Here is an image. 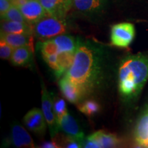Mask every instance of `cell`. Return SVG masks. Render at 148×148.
Returning a JSON list of instances; mask_svg holds the SVG:
<instances>
[{"label":"cell","mask_w":148,"mask_h":148,"mask_svg":"<svg viewBox=\"0 0 148 148\" xmlns=\"http://www.w3.org/2000/svg\"><path fill=\"white\" fill-rule=\"evenodd\" d=\"M104 67L101 47L90 41L77 39L73 62L64 76L79 86L88 96L101 84Z\"/></svg>","instance_id":"obj_1"},{"label":"cell","mask_w":148,"mask_h":148,"mask_svg":"<svg viewBox=\"0 0 148 148\" xmlns=\"http://www.w3.org/2000/svg\"><path fill=\"white\" fill-rule=\"evenodd\" d=\"M148 80V53L130 55L121 60L119 67V90L127 100L139 95Z\"/></svg>","instance_id":"obj_2"},{"label":"cell","mask_w":148,"mask_h":148,"mask_svg":"<svg viewBox=\"0 0 148 148\" xmlns=\"http://www.w3.org/2000/svg\"><path fill=\"white\" fill-rule=\"evenodd\" d=\"M32 34L38 38H50L66 31L64 18L47 15L32 25Z\"/></svg>","instance_id":"obj_3"},{"label":"cell","mask_w":148,"mask_h":148,"mask_svg":"<svg viewBox=\"0 0 148 148\" xmlns=\"http://www.w3.org/2000/svg\"><path fill=\"white\" fill-rule=\"evenodd\" d=\"M135 36V27L132 23L123 22L116 23L111 27L110 41L118 47H127Z\"/></svg>","instance_id":"obj_4"},{"label":"cell","mask_w":148,"mask_h":148,"mask_svg":"<svg viewBox=\"0 0 148 148\" xmlns=\"http://www.w3.org/2000/svg\"><path fill=\"white\" fill-rule=\"evenodd\" d=\"M42 111L47 121L51 137L54 138L58 134L60 127L53 109L51 94L46 89L43 84H42Z\"/></svg>","instance_id":"obj_5"},{"label":"cell","mask_w":148,"mask_h":148,"mask_svg":"<svg viewBox=\"0 0 148 148\" xmlns=\"http://www.w3.org/2000/svg\"><path fill=\"white\" fill-rule=\"evenodd\" d=\"M18 8L27 23L31 25L48 15L39 0H27Z\"/></svg>","instance_id":"obj_6"},{"label":"cell","mask_w":148,"mask_h":148,"mask_svg":"<svg viewBox=\"0 0 148 148\" xmlns=\"http://www.w3.org/2000/svg\"><path fill=\"white\" fill-rule=\"evenodd\" d=\"M25 125L29 130L36 134H43L47 127V121L42 111L34 108L25 114L23 118Z\"/></svg>","instance_id":"obj_7"},{"label":"cell","mask_w":148,"mask_h":148,"mask_svg":"<svg viewBox=\"0 0 148 148\" xmlns=\"http://www.w3.org/2000/svg\"><path fill=\"white\" fill-rule=\"evenodd\" d=\"M59 86L62 95L71 103H79L86 97L82 88L65 76L60 79Z\"/></svg>","instance_id":"obj_8"},{"label":"cell","mask_w":148,"mask_h":148,"mask_svg":"<svg viewBox=\"0 0 148 148\" xmlns=\"http://www.w3.org/2000/svg\"><path fill=\"white\" fill-rule=\"evenodd\" d=\"M48 15L64 18L73 2L72 0H39Z\"/></svg>","instance_id":"obj_9"},{"label":"cell","mask_w":148,"mask_h":148,"mask_svg":"<svg viewBox=\"0 0 148 148\" xmlns=\"http://www.w3.org/2000/svg\"><path fill=\"white\" fill-rule=\"evenodd\" d=\"M60 129L63 130L66 136L77 140L83 145L84 134L77 124L75 119L70 114L69 112L66 113L62 116V119L59 121Z\"/></svg>","instance_id":"obj_10"},{"label":"cell","mask_w":148,"mask_h":148,"mask_svg":"<svg viewBox=\"0 0 148 148\" xmlns=\"http://www.w3.org/2000/svg\"><path fill=\"white\" fill-rule=\"evenodd\" d=\"M11 141L17 147H35L32 137L20 125L15 124L12 127Z\"/></svg>","instance_id":"obj_11"},{"label":"cell","mask_w":148,"mask_h":148,"mask_svg":"<svg viewBox=\"0 0 148 148\" xmlns=\"http://www.w3.org/2000/svg\"><path fill=\"white\" fill-rule=\"evenodd\" d=\"M32 46H22L14 48L10 61L14 66L29 65L32 60Z\"/></svg>","instance_id":"obj_12"},{"label":"cell","mask_w":148,"mask_h":148,"mask_svg":"<svg viewBox=\"0 0 148 148\" xmlns=\"http://www.w3.org/2000/svg\"><path fill=\"white\" fill-rule=\"evenodd\" d=\"M135 140L140 147L148 148V109L137 122L135 129Z\"/></svg>","instance_id":"obj_13"},{"label":"cell","mask_w":148,"mask_h":148,"mask_svg":"<svg viewBox=\"0 0 148 148\" xmlns=\"http://www.w3.org/2000/svg\"><path fill=\"white\" fill-rule=\"evenodd\" d=\"M1 32L10 34L33 35L31 24L18 21H3L1 22Z\"/></svg>","instance_id":"obj_14"},{"label":"cell","mask_w":148,"mask_h":148,"mask_svg":"<svg viewBox=\"0 0 148 148\" xmlns=\"http://www.w3.org/2000/svg\"><path fill=\"white\" fill-rule=\"evenodd\" d=\"M1 40H3L13 48L22 46H32V35L10 34L1 32Z\"/></svg>","instance_id":"obj_15"},{"label":"cell","mask_w":148,"mask_h":148,"mask_svg":"<svg viewBox=\"0 0 148 148\" xmlns=\"http://www.w3.org/2000/svg\"><path fill=\"white\" fill-rule=\"evenodd\" d=\"M88 138L97 142L101 147H117L119 144V139L115 135L102 130L97 131L93 133L88 136Z\"/></svg>","instance_id":"obj_16"},{"label":"cell","mask_w":148,"mask_h":148,"mask_svg":"<svg viewBox=\"0 0 148 148\" xmlns=\"http://www.w3.org/2000/svg\"><path fill=\"white\" fill-rule=\"evenodd\" d=\"M53 40L56 43L60 52L75 53L77 40H75L74 37L62 34L53 37Z\"/></svg>","instance_id":"obj_17"},{"label":"cell","mask_w":148,"mask_h":148,"mask_svg":"<svg viewBox=\"0 0 148 148\" xmlns=\"http://www.w3.org/2000/svg\"><path fill=\"white\" fill-rule=\"evenodd\" d=\"M73 6L82 12H95L101 10L103 0H72Z\"/></svg>","instance_id":"obj_18"},{"label":"cell","mask_w":148,"mask_h":148,"mask_svg":"<svg viewBox=\"0 0 148 148\" xmlns=\"http://www.w3.org/2000/svg\"><path fill=\"white\" fill-rule=\"evenodd\" d=\"M1 18L3 21H12L27 23L20 9L14 5H12V7L4 14L1 15Z\"/></svg>","instance_id":"obj_19"},{"label":"cell","mask_w":148,"mask_h":148,"mask_svg":"<svg viewBox=\"0 0 148 148\" xmlns=\"http://www.w3.org/2000/svg\"><path fill=\"white\" fill-rule=\"evenodd\" d=\"M78 109L86 115L91 116L99 112L100 106L97 101L90 99V100H86L84 102L79 103Z\"/></svg>","instance_id":"obj_20"},{"label":"cell","mask_w":148,"mask_h":148,"mask_svg":"<svg viewBox=\"0 0 148 148\" xmlns=\"http://www.w3.org/2000/svg\"><path fill=\"white\" fill-rule=\"evenodd\" d=\"M53 109H54V112L56 116L57 121L58 123L60 119L66 113H67V110H66V103L64 99H58L53 105Z\"/></svg>","instance_id":"obj_21"},{"label":"cell","mask_w":148,"mask_h":148,"mask_svg":"<svg viewBox=\"0 0 148 148\" xmlns=\"http://www.w3.org/2000/svg\"><path fill=\"white\" fill-rule=\"evenodd\" d=\"M14 49V48L12 47V46L1 40V42H0V57L1 58L4 59V60L10 59L12 53H13Z\"/></svg>","instance_id":"obj_22"},{"label":"cell","mask_w":148,"mask_h":148,"mask_svg":"<svg viewBox=\"0 0 148 148\" xmlns=\"http://www.w3.org/2000/svg\"><path fill=\"white\" fill-rule=\"evenodd\" d=\"M12 3L10 0H0V14H1V16L4 14L12 7Z\"/></svg>","instance_id":"obj_23"},{"label":"cell","mask_w":148,"mask_h":148,"mask_svg":"<svg viewBox=\"0 0 148 148\" xmlns=\"http://www.w3.org/2000/svg\"><path fill=\"white\" fill-rule=\"evenodd\" d=\"M83 147L86 148H100V145H99V143L97 142H96L95 140L90 139V138H87L86 140H84V142H83Z\"/></svg>","instance_id":"obj_24"},{"label":"cell","mask_w":148,"mask_h":148,"mask_svg":"<svg viewBox=\"0 0 148 148\" xmlns=\"http://www.w3.org/2000/svg\"><path fill=\"white\" fill-rule=\"evenodd\" d=\"M40 147L45 148H57L60 147V146H59V144L55 140H52L51 141L45 142L40 145Z\"/></svg>","instance_id":"obj_25"},{"label":"cell","mask_w":148,"mask_h":148,"mask_svg":"<svg viewBox=\"0 0 148 148\" xmlns=\"http://www.w3.org/2000/svg\"><path fill=\"white\" fill-rule=\"evenodd\" d=\"M11 2H12V5H15V6L19 8L20 6H21L22 5L24 4L27 0H10Z\"/></svg>","instance_id":"obj_26"}]
</instances>
